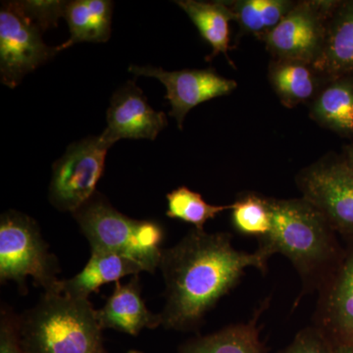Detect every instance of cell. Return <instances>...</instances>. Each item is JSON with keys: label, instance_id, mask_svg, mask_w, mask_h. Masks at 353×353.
<instances>
[{"label": "cell", "instance_id": "2", "mask_svg": "<svg viewBox=\"0 0 353 353\" xmlns=\"http://www.w3.org/2000/svg\"><path fill=\"white\" fill-rule=\"evenodd\" d=\"M270 233L259 250L270 257L284 255L296 267L305 285L321 287L336 259L334 231L328 221L305 199H268Z\"/></svg>", "mask_w": 353, "mask_h": 353}, {"label": "cell", "instance_id": "23", "mask_svg": "<svg viewBox=\"0 0 353 353\" xmlns=\"http://www.w3.org/2000/svg\"><path fill=\"white\" fill-rule=\"evenodd\" d=\"M232 223L239 233L257 236L259 240L270 233L272 217L268 197L257 194H241L232 204Z\"/></svg>", "mask_w": 353, "mask_h": 353}, {"label": "cell", "instance_id": "21", "mask_svg": "<svg viewBox=\"0 0 353 353\" xmlns=\"http://www.w3.org/2000/svg\"><path fill=\"white\" fill-rule=\"evenodd\" d=\"M236 15V22L243 34L263 41L292 10L296 1L292 0H234L226 1Z\"/></svg>", "mask_w": 353, "mask_h": 353}, {"label": "cell", "instance_id": "26", "mask_svg": "<svg viewBox=\"0 0 353 353\" xmlns=\"http://www.w3.org/2000/svg\"><path fill=\"white\" fill-rule=\"evenodd\" d=\"M0 353H25L21 345L18 316L7 307L0 313Z\"/></svg>", "mask_w": 353, "mask_h": 353}, {"label": "cell", "instance_id": "9", "mask_svg": "<svg viewBox=\"0 0 353 353\" xmlns=\"http://www.w3.org/2000/svg\"><path fill=\"white\" fill-rule=\"evenodd\" d=\"M336 2L338 0L296 1L262 41L272 59L314 65L324 50L327 25Z\"/></svg>", "mask_w": 353, "mask_h": 353}, {"label": "cell", "instance_id": "16", "mask_svg": "<svg viewBox=\"0 0 353 353\" xmlns=\"http://www.w3.org/2000/svg\"><path fill=\"white\" fill-rule=\"evenodd\" d=\"M143 269L132 260L113 253L90 252V260L80 273L69 280H60L59 292L77 299H87L102 285L136 276Z\"/></svg>", "mask_w": 353, "mask_h": 353}, {"label": "cell", "instance_id": "6", "mask_svg": "<svg viewBox=\"0 0 353 353\" xmlns=\"http://www.w3.org/2000/svg\"><path fill=\"white\" fill-rule=\"evenodd\" d=\"M296 183L334 232L353 239V168L343 155H326L299 172Z\"/></svg>", "mask_w": 353, "mask_h": 353}, {"label": "cell", "instance_id": "24", "mask_svg": "<svg viewBox=\"0 0 353 353\" xmlns=\"http://www.w3.org/2000/svg\"><path fill=\"white\" fill-rule=\"evenodd\" d=\"M280 353H333V343L319 327H308Z\"/></svg>", "mask_w": 353, "mask_h": 353}, {"label": "cell", "instance_id": "7", "mask_svg": "<svg viewBox=\"0 0 353 353\" xmlns=\"http://www.w3.org/2000/svg\"><path fill=\"white\" fill-rule=\"evenodd\" d=\"M43 28L25 12L20 1L4 2L0 10V79L15 88L28 74L52 59L57 46L44 43Z\"/></svg>", "mask_w": 353, "mask_h": 353}, {"label": "cell", "instance_id": "29", "mask_svg": "<svg viewBox=\"0 0 353 353\" xmlns=\"http://www.w3.org/2000/svg\"><path fill=\"white\" fill-rule=\"evenodd\" d=\"M128 353H143V352H139V350H129V352H128Z\"/></svg>", "mask_w": 353, "mask_h": 353}, {"label": "cell", "instance_id": "22", "mask_svg": "<svg viewBox=\"0 0 353 353\" xmlns=\"http://www.w3.org/2000/svg\"><path fill=\"white\" fill-rule=\"evenodd\" d=\"M166 215L172 219H178L194 225L196 229H203L208 221L226 210H231L230 205H212L204 201L199 192L180 187L166 196Z\"/></svg>", "mask_w": 353, "mask_h": 353}, {"label": "cell", "instance_id": "13", "mask_svg": "<svg viewBox=\"0 0 353 353\" xmlns=\"http://www.w3.org/2000/svg\"><path fill=\"white\" fill-rule=\"evenodd\" d=\"M97 314L102 330H116L131 336H138L143 329L161 326L159 314H153L146 307L139 275L132 276L127 284L116 282L112 294Z\"/></svg>", "mask_w": 353, "mask_h": 353}, {"label": "cell", "instance_id": "27", "mask_svg": "<svg viewBox=\"0 0 353 353\" xmlns=\"http://www.w3.org/2000/svg\"><path fill=\"white\" fill-rule=\"evenodd\" d=\"M333 343V353H353V345L347 343H339V341H332Z\"/></svg>", "mask_w": 353, "mask_h": 353}, {"label": "cell", "instance_id": "18", "mask_svg": "<svg viewBox=\"0 0 353 353\" xmlns=\"http://www.w3.org/2000/svg\"><path fill=\"white\" fill-rule=\"evenodd\" d=\"M113 3L109 0L65 1L63 18L70 38L57 46L62 51L80 43H106L110 38Z\"/></svg>", "mask_w": 353, "mask_h": 353}, {"label": "cell", "instance_id": "19", "mask_svg": "<svg viewBox=\"0 0 353 353\" xmlns=\"http://www.w3.org/2000/svg\"><path fill=\"white\" fill-rule=\"evenodd\" d=\"M176 3L189 16L202 38L212 48V53L206 60H211L222 53L229 63L234 65L228 52L230 50V22L236 21V15L227 2L179 0Z\"/></svg>", "mask_w": 353, "mask_h": 353}, {"label": "cell", "instance_id": "20", "mask_svg": "<svg viewBox=\"0 0 353 353\" xmlns=\"http://www.w3.org/2000/svg\"><path fill=\"white\" fill-rule=\"evenodd\" d=\"M262 309L248 323L232 325L183 343L178 353H265L257 321Z\"/></svg>", "mask_w": 353, "mask_h": 353}, {"label": "cell", "instance_id": "15", "mask_svg": "<svg viewBox=\"0 0 353 353\" xmlns=\"http://www.w3.org/2000/svg\"><path fill=\"white\" fill-rule=\"evenodd\" d=\"M268 79L274 92L287 108L311 103L330 80L314 65L279 59L271 60Z\"/></svg>", "mask_w": 353, "mask_h": 353}, {"label": "cell", "instance_id": "10", "mask_svg": "<svg viewBox=\"0 0 353 353\" xmlns=\"http://www.w3.org/2000/svg\"><path fill=\"white\" fill-rule=\"evenodd\" d=\"M129 71L136 76L157 79L166 88L165 99L171 105L169 115L183 130L185 116L202 102L232 94L238 83L216 73L213 69H185L168 72L152 66H134Z\"/></svg>", "mask_w": 353, "mask_h": 353}, {"label": "cell", "instance_id": "3", "mask_svg": "<svg viewBox=\"0 0 353 353\" xmlns=\"http://www.w3.org/2000/svg\"><path fill=\"white\" fill-rule=\"evenodd\" d=\"M18 330L25 353H108L90 299L44 292L18 316Z\"/></svg>", "mask_w": 353, "mask_h": 353}, {"label": "cell", "instance_id": "8", "mask_svg": "<svg viewBox=\"0 0 353 353\" xmlns=\"http://www.w3.org/2000/svg\"><path fill=\"white\" fill-rule=\"evenodd\" d=\"M110 148L101 136L68 146L52 166L50 201L57 210L74 213L94 196Z\"/></svg>", "mask_w": 353, "mask_h": 353}, {"label": "cell", "instance_id": "28", "mask_svg": "<svg viewBox=\"0 0 353 353\" xmlns=\"http://www.w3.org/2000/svg\"><path fill=\"white\" fill-rule=\"evenodd\" d=\"M343 157L347 159L348 163H350V166L353 168V145H347V148H345Z\"/></svg>", "mask_w": 353, "mask_h": 353}, {"label": "cell", "instance_id": "12", "mask_svg": "<svg viewBox=\"0 0 353 353\" xmlns=\"http://www.w3.org/2000/svg\"><path fill=\"white\" fill-rule=\"evenodd\" d=\"M319 290L317 327L332 341L353 345V246Z\"/></svg>", "mask_w": 353, "mask_h": 353}, {"label": "cell", "instance_id": "11", "mask_svg": "<svg viewBox=\"0 0 353 353\" xmlns=\"http://www.w3.org/2000/svg\"><path fill=\"white\" fill-rule=\"evenodd\" d=\"M108 127L101 138L112 146L119 139L154 141L168 124L164 112L155 111L134 82H128L111 99L106 113Z\"/></svg>", "mask_w": 353, "mask_h": 353}, {"label": "cell", "instance_id": "14", "mask_svg": "<svg viewBox=\"0 0 353 353\" xmlns=\"http://www.w3.org/2000/svg\"><path fill=\"white\" fill-rule=\"evenodd\" d=\"M316 69L329 79L353 78V0H338L327 25L326 39Z\"/></svg>", "mask_w": 353, "mask_h": 353}, {"label": "cell", "instance_id": "5", "mask_svg": "<svg viewBox=\"0 0 353 353\" xmlns=\"http://www.w3.org/2000/svg\"><path fill=\"white\" fill-rule=\"evenodd\" d=\"M59 265L48 250L38 223L30 216L8 210L0 218V280L14 281L25 289L28 277L44 292H60Z\"/></svg>", "mask_w": 353, "mask_h": 353}, {"label": "cell", "instance_id": "4", "mask_svg": "<svg viewBox=\"0 0 353 353\" xmlns=\"http://www.w3.org/2000/svg\"><path fill=\"white\" fill-rule=\"evenodd\" d=\"M72 215L90 243V252L120 255L148 273L159 267L164 240L159 223L132 219L97 192Z\"/></svg>", "mask_w": 353, "mask_h": 353}, {"label": "cell", "instance_id": "25", "mask_svg": "<svg viewBox=\"0 0 353 353\" xmlns=\"http://www.w3.org/2000/svg\"><path fill=\"white\" fill-rule=\"evenodd\" d=\"M25 12L36 21L43 31L57 26L63 17L65 1H20Z\"/></svg>", "mask_w": 353, "mask_h": 353}, {"label": "cell", "instance_id": "17", "mask_svg": "<svg viewBox=\"0 0 353 353\" xmlns=\"http://www.w3.org/2000/svg\"><path fill=\"white\" fill-rule=\"evenodd\" d=\"M309 116L325 129L353 138V78L330 79L311 102Z\"/></svg>", "mask_w": 353, "mask_h": 353}, {"label": "cell", "instance_id": "1", "mask_svg": "<svg viewBox=\"0 0 353 353\" xmlns=\"http://www.w3.org/2000/svg\"><path fill=\"white\" fill-rule=\"evenodd\" d=\"M269 257L261 250L241 252L227 233L190 230L170 248H163L159 267L165 283V305L158 313L161 327L192 331L227 294L246 269L264 271Z\"/></svg>", "mask_w": 353, "mask_h": 353}]
</instances>
